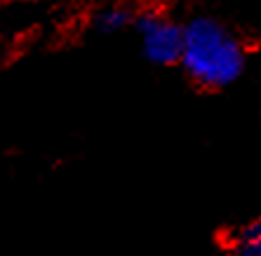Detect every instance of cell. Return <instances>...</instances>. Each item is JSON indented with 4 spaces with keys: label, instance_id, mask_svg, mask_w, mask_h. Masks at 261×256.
<instances>
[{
    "label": "cell",
    "instance_id": "cell-1",
    "mask_svg": "<svg viewBox=\"0 0 261 256\" xmlns=\"http://www.w3.org/2000/svg\"><path fill=\"white\" fill-rule=\"evenodd\" d=\"M184 45L176 68L193 87L224 92L236 87L249 68V47L228 21L212 12L181 19Z\"/></svg>",
    "mask_w": 261,
    "mask_h": 256
},
{
    "label": "cell",
    "instance_id": "cell-2",
    "mask_svg": "<svg viewBox=\"0 0 261 256\" xmlns=\"http://www.w3.org/2000/svg\"><path fill=\"white\" fill-rule=\"evenodd\" d=\"M132 33L137 36L139 54L146 64L155 68H176L184 45L181 19L158 7L137 10Z\"/></svg>",
    "mask_w": 261,
    "mask_h": 256
},
{
    "label": "cell",
    "instance_id": "cell-3",
    "mask_svg": "<svg viewBox=\"0 0 261 256\" xmlns=\"http://www.w3.org/2000/svg\"><path fill=\"white\" fill-rule=\"evenodd\" d=\"M137 10L139 7L129 5V3H111V5L99 7L90 17L92 33H97L101 38H113L125 33V31H132Z\"/></svg>",
    "mask_w": 261,
    "mask_h": 256
},
{
    "label": "cell",
    "instance_id": "cell-4",
    "mask_svg": "<svg viewBox=\"0 0 261 256\" xmlns=\"http://www.w3.org/2000/svg\"><path fill=\"white\" fill-rule=\"evenodd\" d=\"M226 256H261V214L252 216L231 233Z\"/></svg>",
    "mask_w": 261,
    "mask_h": 256
}]
</instances>
